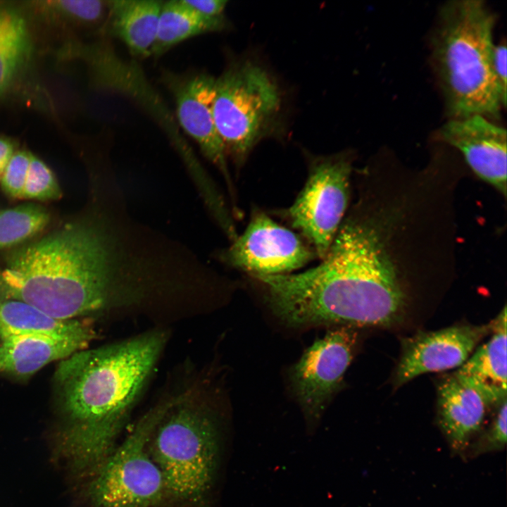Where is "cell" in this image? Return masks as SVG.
Listing matches in <instances>:
<instances>
[{"mask_svg": "<svg viewBox=\"0 0 507 507\" xmlns=\"http://www.w3.org/2000/svg\"><path fill=\"white\" fill-rule=\"evenodd\" d=\"M51 6L68 19L83 24L99 23L108 11L107 1L100 0L58 1Z\"/></svg>", "mask_w": 507, "mask_h": 507, "instance_id": "cell-23", "label": "cell"}, {"mask_svg": "<svg viewBox=\"0 0 507 507\" xmlns=\"http://www.w3.org/2000/svg\"><path fill=\"white\" fill-rule=\"evenodd\" d=\"M351 163L343 156L313 161L305 185L286 215L323 259L342 223L349 194Z\"/></svg>", "mask_w": 507, "mask_h": 507, "instance_id": "cell-8", "label": "cell"}, {"mask_svg": "<svg viewBox=\"0 0 507 507\" xmlns=\"http://www.w3.org/2000/svg\"><path fill=\"white\" fill-rule=\"evenodd\" d=\"M165 340L153 331L59 363L54 380L63 423L54 452L75 475L86 477L114 450Z\"/></svg>", "mask_w": 507, "mask_h": 507, "instance_id": "cell-3", "label": "cell"}, {"mask_svg": "<svg viewBox=\"0 0 507 507\" xmlns=\"http://www.w3.org/2000/svg\"><path fill=\"white\" fill-rule=\"evenodd\" d=\"M315 254L298 234L255 211L243 234L217 258L250 275H282L301 268Z\"/></svg>", "mask_w": 507, "mask_h": 507, "instance_id": "cell-9", "label": "cell"}, {"mask_svg": "<svg viewBox=\"0 0 507 507\" xmlns=\"http://www.w3.org/2000/svg\"><path fill=\"white\" fill-rule=\"evenodd\" d=\"M50 215L38 204H27L0 210V250L15 246L42 230Z\"/></svg>", "mask_w": 507, "mask_h": 507, "instance_id": "cell-21", "label": "cell"}, {"mask_svg": "<svg viewBox=\"0 0 507 507\" xmlns=\"http://www.w3.org/2000/svg\"><path fill=\"white\" fill-rule=\"evenodd\" d=\"M188 9L199 17L225 25L224 11L227 1L224 0H180Z\"/></svg>", "mask_w": 507, "mask_h": 507, "instance_id": "cell-25", "label": "cell"}, {"mask_svg": "<svg viewBox=\"0 0 507 507\" xmlns=\"http://www.w3.org/2000/svg\"><path fill=\"white\" fill-rule=\"evenodd\" d=\"M317 266L296 274L251 275L273 313L292 326L389 327L406 315V297L375 230L342 223Z\"/></svg>", "mask_w": 507, "mask_h": 507, "instance_id": "cell-2", "label": "cell"}, {"mask_svg": "<svg viewBox=\"0 0 507 507\" xmlns=\"http://www.w3.org/2000/svg\"><path fill=\"white\" fill-rule=\"evenodd\" d=\"M440 138L458 149L483 180L506 194V130L480 115L451 118L439 130Z\"/></svg>", "mask_w": 507, "mask_h": 507, "instance_id": "cell-13", "label": "cell"}, {"mask_svg": "<svg viewBox=\"0 0 507 507\" xmlns=\"http://www.w3.org/2000/svg\"><path fill=\"white\" fill-rule=\"evenodd\" d=\"M355 333L349 327L332 330L308 348L292 370L294 391L309 420L322 414L338 389L353 356Z\"/></svg>", "mask_w": 507, "mask_h": 507, "instance_id": "cell-10", "label": "cell"}, {"mask_svg": "<svg viewBox=\"0 0 507 507\" xmlns=\"http://www.w3.org/2000/svg\"><path fill=\"white\" fill-rule=\"evenodd\" d=\"M177 397L147 411L125 439L85 477L84 495L90 507H162L168 502L165 483L151 457L149 443Z\"/></svg>", "mask_w": 507, "mask_h": 507, "instance_id": "cell-6", "label": "cell"}, {"mask_svg": "<svg viewBox=\"0 0 507 507\" xmlns=\"http://www.w3.org/2000/svg\"><path fill=\"white\" fill-rule=\"evenodd\" d=\"M163 3L156 0L107 1L113 32L133 56L151 55Z\"/></svg>", "mask_w": 507, "mask_h": 507, "instance_id": "cell-18", "label": "cell"}, {"mask_svg": "<svg viewBox=\"0 0 507 507\" xmlns=\"http://www.w3.org/2000/svg\"><path fill=\"white\" fill-rule=\"evenodd\" d=\"M178 261L170 237L130 213L116 173L100 171L83 213L7 255L0 296L77 319L153 295Z\"/></svg>", "mask_w": 507, "mask_h": 507, "instance_id": "cell-1", "label": "cell"}, {"mask_svg": "<svg viewBox=\"0 0 507 507\" xmlns=\"http://www.w3.org/2000/svg\"><path fill=\"white\" fill-rule=\"evenodd\" d=\"M225 25L206 20L185 7L180 0L163 1L151 55L159 56L194 36L221 30Z\"/></svg>", "mask_w": 507, "mask_h": 507, "instance_id": "cell-19", "label": "cell"}, {"mask_svg": "<svg viewBox=\"0 0 507 507\" xmlns=\"http://www.w3.org/2000/svg\"><path fill=\"white\" fill-rule=\"evenodd\" d=\"M30 49L25 22L11 8L0 6V94L11 84Z\"/></svg>", "mask_w": 507, "mask_h": 507, "instance_id": "cell-20", "label": "cell"}, {"mask_svg": "<svg viewBox=\"0 0 507 507\" xmlns=\"http://www.w3.org/2000/svg\"><path fill=\"white\" fill-rule=\"evenodd\" d=\"M506 398L501 402L499 411L488 434V446L501 448L506 443Z\"/></svg>", "mask_w": 507, "mask_h": 507, "instance_id": "cell-27", "label": "cell"}, {"mask_svg": "<svg viewBox=\"0 0 507 507\" xmlns=\"http://www.w3.org/2000/svg\"><path fill=\"white\" fill-rule=\"evenodd\" d=\"M215 83V78L204 73L167 77L181 127L197 143L204 156L220 172L232 194L227 155L213 118Z\"/></svg>", "mask_w": 507, "mask_h": 507, "instance_id": "cell-12", "label": "cell"}, {"mask_svg": "<svg viewBox=\"0 0 507 507\" xmlns=\"http://www.w3.org/2000/svg\"><path fill=\"white\" fill-rule=\"evenodd\" d=\"M490 339L458 368L453 375L480 393L487 403L506 398V308L493 321Z\"/></svg>", "mask_w": 507, "mask_h": 507, "instance_id": "cell-14", "label": "cell"}, {"mask_svg": "<svg viewBox=\"0 0 507 507\" xmlns=\"http://www.w3.org/2000/svg\"><path fill=\"white\" fill-rule=\"evenodd\" d=\"M29 334L88 343L95 336L92 327L78 319L55 318L23 301L0 296V340Z\"/></svg>", "mask_w": 507, "mask_h": 507, "instance_id": "cell-17", "label": "cell"}, {"mask_svg": "<svg viewBox=\"0 0 507 507\" xmlns=\"http://www.w3.org/2000/svg\"><path fill=\"white\" fill-rule=\"evenodd\" d=\"M13 154V143L9 139L0 137V178Z\"/></svg>", "mask_w": 507, "mask_h": 507, "instance_id": "cell-28", "label": "cell"}, {"mask_svg": "<svg viewBox=\"0 0 507 507\" xmlns=\"http://www.w3.org/2000/svg\"><path fill=\"white\" fill-rule=\"evenodd\" d=\"M492 326L493 322L482 326H453L404 339L394 384L399 387L426 373L460 368Z\"/></svg>", "mask_w": 507, "mask_h": 507, "instance_id": "cell-11", "label": "cell"}, {"mask_svg": "<svg viewBox=\"0 0 507 507\" xmlns=\"http://www.w3.org/2000/svg\"><path fill=\"white\" fill-rule=\"evenodd\" d=\"M494 24V14L481 0L451 1L440 10L432 57L451 118L500 115L492 70Z\"/></svg>", "mask_w": 507, "mask_h": 507, "instance_id": "cell-4", "label": "cell"}, {"mask_svg": "<svg viewBox=\"0 0 507 507\" xmlns=\"http://www.w3.org/2000/svg\"><path fill=\"white\" fill-rule=\"evenodd\" d=\"M219 430L213 413L181 394L156 427L149 443L168 502L208 507L219 461Z\"/></svg>", "mask_w": 507, "mask_h": 507, "instance_id": "cell-5", "label": "cell"}, {"mask_svg": "<svg viewBox=\"0 0 507 507\" xmlns=\"http://www.w3.org/2000/svg\"><path fill=\"white\" fill-rule=\"evenodd\" d=\"M489 406L480 393L461 382L453 374L445 377L438 384L439 423L456 447L465 445L478 430Z\"/></svg>", "mask_w": 507, "mask_h": 507, "instance_id": "cell-16", "label": "cell"}, {"mask_svg": "<svg viewBox=\"0 0 507 507\" xmlns=\"http://www.w3.org/2000/svg\"><path fill=\"white\" fill-rule=\"evenodd\" d=\"M89 343L29 334L0 340V373L27 378L54 361L86 349Z\"/></svg>", "mask_w": 507, "mask_h": 507, "instance_id": "cell-15", "label": "cell"}, {"mask_svg": "<svg viewBox=\"0 0 507 507\" xmlns=\"http://www.w3.org/2000/svg\"><path fill=\"white\" fill-rule=\"evenodd\" d=\"M61 190L50 168L31 154L23 199L47 201L58 199Z\"/></svg>", "mask_w": 507, "mask_h": 507, "instance_id": "cell-22", "label": "cell"}, {"mask_svg": "<svg viewBox=\"0 0 507 507\" xmlns=\"http://www.w3.org/2000/svg\"><path fill=\"white\" fill-rule=\"evenodd\" d=\"M280 107L277 84L257 64L237 63L215 79L214 122L227 155L236 164L241 165L268 134Z\"/></svg>", "mask_w": 507, "mask_h": 507, "instance_id": "cell-7", "label": "cell"}, {"mask_svg": "<svg viewBox=\"0 0 507 507\" xmlns=\"http://www.w3.org/2000/svg\"><path fill=\"white\" fill-rule=\"evenodd\" d=\"M31 154L25 151L14 152L1 178L3 191L10 197L20 199L26 181Z\"/></svg>", "mask_w": 507, "mask_h": 507, "instance_id": "cell-24", "label": "cell"}, {"mask_svg": "<svg viewBox=\"0 0 507 507\" xmlns=\"http://www.w3.org/2000/svg\"><path fill=\"white\" fill-rule=\"evenodd\" d=\"M506 51L503 42L494 45L492 54V70L500 90L503 107L506 105Z\"/></svg>", "mask_w": 507, "mask_h": 507, "instance_id": "cell-26", "label": "cell"}]
</instances>
